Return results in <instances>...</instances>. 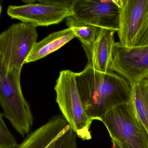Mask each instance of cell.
Listing matches in <instances>:
<instances>
[{
    "instance_id": "obj_11",
    "label": "cell",
    "mask_w": 148,
    "mask_h": 148,
    "mask_svg": "<svg viewBox=\"0 0 148 148\" xmlns=\"http://www.w3.org/2000/svg\"><path fill=\"white\" fill-rule=\"evenodd\" d=\"M115 32L100 28L94 42L90 45H82L88 59V64L99 72L109 71L114 46Z\"/></svg>"
},
{
    "instance_id": "obj_2",
    "label": "cell",
    "mask_w": 148,
    "mask_h": 148,
    "mask_svg": "<svg viewBox=\"0 0 148 148\" xmlns=\"http://www.w3.org/2000/svg\"><path fill=\"white\" fill-rule=\"evenodd\" d=\"M21 71L16 69L8 73L0 71V104L4 117L24 138L32 128L34 116L22 92Z\"/></svg>"
},
{
    "instance_id": "obj_13",
    "label": "cell",
    "mask_w": 148,
    "mask_h": 148,
    "mask_svg": "<svg viewBox=\"0 0 148 148\" xmlns=\"http://www.w3.org/2000/svg\"><path fill=\"white\" fill-rule=\"evenodd\" d=\"M130 103L148 134V76L132 86Z\"/></svg>"
},
{
    "instance_id": "obj_19",
    "label": "cell",
    "mask_w": 148,
    "mask_h": 148,
    "mask_svg": "<svg viewBox=\"0 0 148 148\" xmlns=\"http://www.w3.org/2000/svg\"><path fill=\"white\" fill-rule=\"evenodd\" d=\"M145 45H148V38L144 42L143 45H142V46H145Z\"/></svg>"
},
{
    "instance_id": "obj_6",
    "label": "cell",
    "mask_w": 148,
    "mask_h": 148,
    "mask_svg": "<svg viewBox=\"0 0 148 148\" xmlns=\"http://www.w3.org/2000/svg\"><path fill=\"white\" fill-rule=\"evenodd\" d=\"M23 1L26 4L9 6L7 11L8 15L36 27L57 25L73 14V0Z\"/></svg>"
},
{
    "instance_id": "obj_18",
    "label": "cell",
    "mask_w": 148,
    "mask_h": 148,
    "mask_svg": "<svg viewBox=\"0 0 148 148\" xmlns=\"http://www.w3.org/2000/svg\"><path fill=\"white\" fill-rule=\"evenodd\" d=\"M112 148H121V147L116 142L112 140Z\"/></svg>"
},
{
    "instance_id": "obj_1",
    "label": "cell",
    "mask_w": 148,
    "mask_h": 148,
    "mask_svg": "<svg viewBox=\"0 0 148 148\" xmlns=\"http://www.w3.org/2000/svg\"><path fill=\"white\" fill-rule=\"evenodd\" d=\"M76 81L86 112L92 121H100L113 108L130 103V85L115 73L101 72L87 64L83 71L76 73Z\"/></svg>"
},
{
    "instance_id": "obj_9",
    "label": "cell",
    "mask_w": 148,
    "mask_h": 148,
    "mask_svg": "<svg viewBox=\"0 0 148 148\" xmlns=\"http://www.w3.org/2000/svg\"><path fill=\"white\" fill-rule=\"evenodd\" d=\"M121 13L118 35L119 43L133 46L148 16V0H119Z\"/></svg>"
},
{
    "instance_id": "obj_17",
    "label": "cell",
    "mask_w": 148,
    "mask_h": 148,
    "mask_svg": "<svg viewBox=\"0 0 148 148\" xmlns=\"http://www.w3.org/2000/svg\"><path fill=\"white\" fill-rule=\"evenodd\" d=\"M148 38V16L132 47L141 46Z\"/></svg>"
},
{
    "instance_id": "obj_16",
    "label": "cell",
    "mask_w": 148,
    "mask_h": 148,
    "mask_svg": "<svg viewBox=\"0 0 148 148\" xmlns=\"http://www.w3.org/2000/svg\"><path fill=\"white\" fill-rule=\"evenodd\" d=\"M77 137L75 132L70 129L47 148H78Z\"/></svg>"
},
{
    "instance_id": "obj_8",
    "label": "cell",
    "mask_w": 148,
    "mask_h": 148,
    "mask_svg": "<svg viewBox=\"0 0 148 148\" xmlns=\"http://www.w3.org/2000/svg\"><path fill=\"white\" fill-rule=\"evenodd\" d=\"M72 17L99 28L117 32L121 6L119 0H73Z\"/></svg>"
},
{
    "instance_id": "obj_15",
    "label": "cell",
    "mask_w": 148,
    "mask_h": 148,
    "mask_svg": "<svg viewBox=\"0 0 148 148\" xmlns=\"http://www.w3.org/2000/svg\"><path fill=\"white\" fill-rule=\"evenodd\" d=\"M19 144L6 125L2 113H0V148H18Z\"/></svg>"
},
{
    "instance_id": "obj_3",
    "label": "cell",
    "mask_w": 148,
    "mask_h": 148,
    "mask_svg": "<svg viewBox=\"0 0 148 148\" xmlns=\"http://www.w3.org/2000/svg\"><path fill=\"white\" fill-rule=\"evenodd\" d=\"M54 90L56 102L71 129L84 141L91 139L90 129L92 121L87 115L80 97L76 73L70 70L60 71Z\"/></svg>"
},
{
    "instance_id": "obj_5",
    "label": "cell",
    "mask_w": 148,
    "mask_h": 148,
    "mask_svg": "<svg viewBox=\"0 0 148 148\" xmlns=\"http://www.w3.org/2000/svg\"><path fill=\"white\" fill-rule=\"evenodd\" d=\"M100 121L105 125L112 140L121 148H148V133L130 103L113 108Z\"/></svg>"
},
{
    "instance_id": "obj_14",
    "label": "cell",
    "mask_w": 148,
    "mask_h": 148,
    "mask_svg": "<svg viewBox=\"0 0 148 148\" xmlns=\"http://www.w3.org/2000/svg\"><path fill=\"white\" fill-rule=\"evenodd\" d=\"M66 25L72 29L82 45H92L96 40L100 28L80 22L70 16L66 19Z\"/></svg>"
},
{
    "instance_id": "obj_7",
    "label": "cell",
    "mask_w": 148,
    "mask_h": 148,
    "mask_svg": "<svg viewBox=\"0 0 148 148\" xmlns=\"http://www.w3.org/2000/svg\"><path fill=\"white\" fill-rule=\"evenodd\" d=\"M109 71L124 78L131 87L148 76V45L126 47L115 42Z\"/></svg>"
},
{
    "instance_id": "obj_10",
    "label": "cell",
    "mask_w": 148,
    "mask_h": 148,
    "mask_svg": "<svg viewBox=\"0 0 148 148\" xmlns=\"http://www.w3.org/2000/svg\"><path fill=\"white\" fill-rule=\"evenodd\" d=\"M71 129L62 115H54L46 123L28 134L18 148H47Z\"/></svg>"
},
{
    "instance_id": "obj_12",
    "label": "cell",
    "mask_w": 148,
    "mask_h": 148,
    "mask_svg": "<svg viewBox=\"0 0 148 148\" xmlns=\"http://www.w3.org/2000/svg\"><path fill=\"white\" fill-rule=\"evenodd\" d=\"M75 38H76L75 33L71 28L49 34L34 45L25 63H32L45 58L60 49Z\"/></svg>"
},
{
    "instance_id": "obj_4",
    "label": "cell",
    "mask_w": 148,
    "mask_h": 148,
    "mask_svg": "<svg viewBox=\"0 0 148 148\" xmlns=\"http://www.w3.org/2000/svg\"><path fill=\"white\" fill-rule=\"evenodd\" d=\"M38 37L36 27L24 22L4 31L0 35V71H21Z\"/></svg>"
}]
</instances>
